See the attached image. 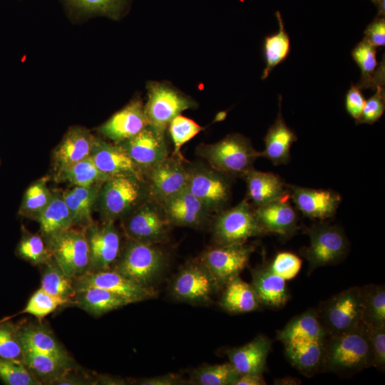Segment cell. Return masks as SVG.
I'll list each match as a JSON object with an SVG mask.
<instances>
[{
    "mask_svg": "<svg viewBox=\"0 0 385 385\" xmlns=\"http://www.w3.org/2000/svg\"><path fill=\"white\" fill-rule=\"evenodd\" d=\"M284 346L287 359L302 374L311 376L323 371L326 340L289 342Z\"/></svg>",
    "mask_w": 385,
    "mask_h": 385,
    "instance_id": "4316f807",
    "label": "cell"
},
{
    "mask_svg": "<svg viewBox=\"0 0 385 385\" xmlns=\"http://www.w3.org/2000/svg\"><path fill=\"white\" fill-rule=\"evenodd\" d=\"M195 153L211 167L232 178H242L260 157L250 140L239 133L227 135L215 143L201 144Z\"/></svg>",
    "mask_w": 385,
    "mask_h": 385,
    "instance_id": "3957f363",
    "label": "cell"
},
{
    "mask_svg": "<svg viewBox=\"0 0 385 385\" xmlns=\"http://www.w3.org/2000/svg\"><path fill=\"white\" fill-rule=\"evenodd\" d=\"M302 260L289 252H281L268 263L270 270L284 279L289 280L295 277L302 267Z\"/></svg>",
    "mask_w": 385,
    "mask_h": 385,
    "instance_id": "681fc988",
    "label": "cell"
},
{
    "mask_svg": "<svg viewBox=\"0 0 385 385\" xmlns=\"http://www.w3.org/2000/svg\"><path fill=\"white\" fill-rule=\"evenodd\" d=\"M161 204L167 218L173 226L200 227L208 221L211 215L188 188Z\"/></svg>",
    "mask_w": 385,
    "mask_h": 385,
    "instance_id": "44dd1931",
    "label": "cell"
},
{
    "mask_svg": "<svg viewBox=\"0 0 385 385\" xmlns=\"http://www.w3.org/2000/svg\"><path fill=\"white\" fill-rule=\"evenodd\" d=\"M261 305L283 307L289 299L286 280L274 273L268 263L252 270V283Z\"/></svg>",
    "mask_w": 385,
    "mask_h": 385,
    "instance_id": "484cf974",
    "label": "cell"
},
{
    "mask_svg": "<svg viewBox=\"0 0 385 385\" xmlns=\"http://www.w3.org/2000/svg\"><path fill=\"white\" fill-rule=\"evenodd\" d=\"M122 220L127 237L150 244L167 242L173 226L162 204L149 196Z\"/></svg>",
    "mask_w": 385,
    "mask_h": 385,
    "instance_id": "ba28073f",
    "label": "cell"
},
{
    "mask_svg": "<svg viewBox=\"0 0 385 385\" xmlns=\"http://www.w3.org/2000/svg\"><path fill=\"white\" fill-rule=\"evenodd\" d=\"M54 180L78 187H91L103 183L109 178L101 172L89 156L54 173Z\"/></svg>",
    "mask_w": 385,
    "mask_h": 385,
    "instance_id": "74e56055",
    "label": "cell"
},
{
    "mask_svg": "<svg viewBox=\"0 0 385 385\" xmlns=\"http://www.w3.org/2000/svg\"><path fill=\"white\" fill-rule=\"evenodd\" d=\"M148 125L141 101L133 100L98 128L99 133L115 144L139 133Z\"/></svg>",
    "mask_w": 385,
    "mask_h": 385,
    "instance_id": "ffe728a7",
    "label": "cell"
},
{
    "mask_svg": "<svg viewBox=\"0 0 385 385\" xmlns=\"http://www.w3.org/2000/svg\"><path fill=\"white\" fill-rule=\"evenodd\" d=\"M279 29L277 33L267 36L264 39L263 53L265 61L262 79L268 77L271 71L283 62L291 51L290 40L284 26L279 11L275 13Z\"/></svg>",
    "mask_w": 385,
    "mask_h": 385,
    "instance_id": "8d00e7d4",
    "label": "cell"
},
{
    "mask_svg": "<svg viewBox=\"0 0 385 385\" xmlns=\"http://www.w3.org/2000/svg\"><path fill=\"white\" fill-rule=\"evenodd\" d=\"M279 112L274 123L269 128L264 140L265 149L260 156L266 158L274 165L287 164L290 160L292 145L297 140L295 133L284 120L279 96Z\"/></svg>",
    "mask_w": 385,
    "mask_h": 385,
    "instance_id": "f1b7e54d",
    "label": "cell"
},
{
    "mask_svg": "<svg viewBox=\"0 0 385 385\" xmlns=\"http://www.w3.org/2000/svg\"><path fill=\"white\" fill-rule=\"evenodd\" d=\"M168 128L173 143L172 155L179 158H183L180 151L183 145L203 130L196 122L181 115L174 118Z\"/></svg>",
    "mask_w": 385,
    "mask_h": 385,
    "instance_id": "ee69618b",
    "label": "cell"
},
{
    "mask_svg": "<svg viewBox=\"0 0 385 385\" xmlns=\"http://www.w3.org/2000/svg\"><path fill=\"white\" fill-rule=\"evenodd\" d=\"M317 310L328 337L356 328L362 323L361 287H351L333 295Z\"/></svg>",
    "mask_w": 385,
    "mask_h": 385,
    "instance_id": "52a82bcc",
    "label": "cell"
},
{
    "mask_svg": "<svg viewBox=\"0 0 385 385\" xmlns=\"http://www.w3.org/2000/svg\"><path fill=\"white\" fill-rule=\"evenodd\" d=\"M376 6L382 1L384 0H371Z\"/></svg>",
    "mask_w": 385,
    "mask_h": 385,
    "instance_id": "680465c9",
    "label": "cell"
},
{
    "mask_svg": "<svg viewBox=\"0 0 385 385\" xmlns=\"http://www.w3.org/2000/svg\"><path fill=\"white\" fill-rule=\"evenodd\" d=\"M35 220L39 224L41 235L44 240L74 226L71 215L60 192H53L50 202Z\"/></svg>",
    "mask_w": 385,
    "mask_h": 385,
    "instance_id": "d590c367",
    "label": "cell"
},
{
    "mask_svg": "<svg viewBox=\"0 0 385 385\" xmlns=\"http://www.w3.org/2000/svg\"><path fill=\"white\" fill-rule=\"evenodd\" d=\"M68 304L75 306L92 316L100 317L129 303L124 298L108 290L90 287L76 291Z\"/></svg>",
    "mask_w": 385,
    "mask_h": 385,
    "instance_id": "1f68e13d",
    "label": "cell"
},
{
    "mask_svg": "<svg viewBox=\"0 0 385 385\" xmlns=\"http://www.w3.org/2000/svg\"><path fill=\"white\" fill-rule=\"evenodd\" d=\"M0 379L8 385H41L21 361L0 358Z\"/></svg>",
    "mask_w": 385,
    "mask_h": 385,
    "instance_id": "7dc6e473",
    "label": "cell"
},
{
    "mask_svg": "<svg viewBox=\"0 0 385 385\" xmlns=\"http://www.w3.org/2000/svg\"><path fill=\"white\" fill-rule=\"evenodd\" d=\"M96 136L85 128H71L63 137L53 152V173L88 158L91 155Z\"/></svg>",
    "mask_w": 385,
    "mask_h": 385,
    "instance_id": "7402d4cb",
    "label": "cell"
},
{
    "mask_svg": "<svg viewBox=\"0 0 385 385\" xmlns=\"http://www.w3.org/2000/svg\"><path fill=\"white\" fill-rule=\"evenodd\" d=\"M364 39L375 48L385 45V19L384 16H376L366 26Z\"/></svg>",
    "mask_w": 385,
    "mask_h": 385,
    "instance_id": "db71d44e",
    "label": "cell"
},
{
    "mask_svg": "<svg viewBox=\"0 0 385 385\" xmlns=\"http://www.w3.org/2000/svg\"><path fill=\"white\" fill-rule=\"evenodd\" d=\"M55 261L73 279L88 272L90 252L84 229L71 227L44 240Z\"/></svg>",
    "mask_w": 385,
    "mask_h": 385,
    "instance_id": "30bf717a",
    "label": "cell"
},
{
    "mask_svg": "<svg viewBox=\"0 0 385 385\" xmlns=\"http://www.w3.org/2000/svg\"><path fill=\"white\" fill-rule=\"evenodd\" d=\"M16 252L19 257L40 267L53 258L43 237L36 234L25 233L18 245Z\"/></svg>",
    "mask_w": 385,
    "mask_h": 385,
    "instance_id": "7bdbcfd3",
    "label": "cell"
},
{
    "mask_svg": "<svg viewBox=\"0 0 385 385\" xmlns=\"http://www.w3.org/2000/svg\"><path fill=\"white\" fill-rule=\"evenodd\" d=\"M183 158H166L144 173L148 196L160 203L179 193L188 184V173Z\"/></svg>",
    "mask_w": 385,
    "mask_h": 385,
    "instance_id": "9a60e30c",
    "label": "cell"
},
{
    "mask_svg": "<svg viewBox=\"0 0 385 385\" xmlns=\"http://www.w3.org/2000/svg\"><path fill=\"white\" fill-rule=\"evenodd\" d=\"M147 90L148 101L144 109L148 123L161 133H165L174 118L196 106L193 100L168 84L150 82Z\"/></svg>",
    "mask_w": 385,
    "mask_h": 385,
    "instance_id": "8fae6325",
    "label": "cell"
},
{
    "mask_svg": "<svg viewBox=\"0 0 385 385\" xmlns=\"http://www.w3.org/2000/svg\"><path fill=\"white\" fill-rule=\"evenodd\" d=\"M158 245L127 237L112 269L140 285L153 287L167 265V256Z\"/></svg>",
    "mask_w": 385,
    "mask_h": 385,
    "instance_id": "7a4b0ae2",
    "label": "cell"
},
{
    "mask_svg": "<svg viewBox=\"0 0 385 385\" xmlns=\"http://www.w3.org/2000/svg\"><path fill=\"white\" fill-rule=\"evenodd\" d=\"M48 177H43L33 183L26 190L19 210L20 215L36 220L50 202L53 197L47 182Z\"/></svg>",
    "mask_w": 385,
    "mask_h": 385,
    "instance_id": "b9f144b4",
    "label": "cell"
},
{
    "mask_svg": "<svg viewBox=\"0 0 385 385\" xmlns=\"http://www.w3.org/2000/svg\"><path fill=\"white\" fill-rule=\"evenodd\" d=\"M362 322L372 327H385V288L384 285L361 287Z\"/></svg>",
    "mask_w": 385,
    "mask_h": 385,
    "instance_id": "f35d334b",
    "label": "cell"
},
{
    "mask_svg": "<svg viewBox=\"0 0 385 385\" xmlns=\"http://www.w3.org/2000/svg\"><path fill=\"white\" fill-rule=\"evenodd\" d=\"M310 243L300 250L309 262V272L339 262L346 255L349 242L343 230L336 225L316 224L307 228Z\"/></svg>",
    "mask_w": 385,
    "mask_h": 385,
    "instance_id": "9c48e42d",
    "label": "cell"
},
{
    "mask_svg": "<svg viewBox=\"0 0 385 385\" xmlns=\"http://www.w3.org/2000/svg\"><path fill=\"white\" fill-rule=\"evenodd\" d=\"M219 301L220 307L232 314H244L260 307L258 297L251 284L237 276L227 282Z\"/></svg>",
    "mask_w": 385,
    "mask_h": 385,
    "instance_id": "d6a6232c",
    "label": "cell"
},
{
    "mask_svg": "<svg viewBox=\"0 0 385 385\" xmlns=\"http://www.w3.org/2000/svg\"><path fill=\"white\" fill-rule=\"evenodd\" d=\"M370 366L372 359L363 322L353 329L327 338L323 371L348 374Z\"/></svg>",
    "mask_w": 385,
    "mask_h": 385,
    "instance_id": "6da1fadb",
    "label": "cell"
},
{
    "mask_svg": "<svg viewBox=\"0 0 385 385\" xmlns=\"http://www.w3.org/2000/svg\"><path fill=\"white\" fill-rule=\"evenodd\" d=\"M327 337L317 309H309L295 316L276 336L283 344L294 341H324Z\"/></svg>",
    "mask_w": 385,
    "mask_h": 385,
    "instance_id": "f546056e",
    "label": "cell"
},
{
    "mask_svg": "<svg viewBox=\"0 0 385 385\" xmlns=\"http://www.w3.org/2000/svg\"><path fill=\"white\" fill-rule=\"evenodd\" d=\"M288 197L287 195L279 200L254 208L259 222L267 233L289 237L297 232L298 217L287 201Z\"/></svg>",
    "mask_w": 385,
    "mask_h": 385,
    "instance_id": "d4e9b609",
    "label": "cell"
},
{
    "mask_svg": "<svg viewBox=\"0 0 385 385\" xmlns=\"http://www.w3.org/2000/svg\"><path fill=\"white\" fill-rule=\"evenodd\" d=\"M241 374L230 362L199 366L190 374L187 384L193 385H235Z\"/></svg>",
    "mask_w": 385,
    "mask_h": 385,
    "instance_id": "60d3db41",
    "label": "cell"
},
{
    "mask_svg": "<svg viewBox=\"0 0 385 385\" xmlns=\"http://www.w3.org/2000/svg\"><path fill=\"white\" fill-rule=\"evenodd\" d=\"M143 173L169 156L165 138L161 133L148 125L139 133L119 143Z\"/></svg>",
    "mask_w": 385,
    "mask_h": 385,
    "instance_id": "e0dca14e",
    "label": "cell"
},
{
    "mask_svg": "<svg viewBox=\"0 0 385 385\" xmlns=\"http://www.w3.org/2000/svg\"><path fill=\"white\" fill-rule=\"evenodd\" d=\"M83 229L90 252L88 272L112 269L123 247L120 234L115 222H93Z\"/></svg>",
    "mask_w": 385,
    "mask_h": 385,
    "instance_id": "5bb4252c",
    "label": "cell"
},
{
    "mask_svg": "<svg viewBox=\"0 0 385 385\" xmlns=\"http://www.w3.org/2000/svg\"><path fill=\"white\" fill-rule=\"evenodd\" d=\"M18 335L23 351H34L61 358L71 356L41 322L18 326Z\"/></svg>",
    "mask_w": 385,
    "mask_h": 385,
    "instance_id": "4dcf8cb0",
    "label": "cell"
},
{
    "mask_svg": "<svg viewBox=\"0 0 385 385\" xmlns=\"http://www.w3.org/2000/svg\"><path fill=\"white\" fill-rule=\"evenodd\" d=\"M297 381H299L295 379L287 377V378H283V379L276 380L274 384H298Z\"/></svg>",
    "mask_w": 385,
    "mask_h": 385,
    "instance_id": "6f0895ef",
    "label": "cell"
},
{
    "mask_svg": "<svg viewBox=\"0 0 385 385\" xmlns=\"http://www.w3.org/2000/svg\"><path fill=\"white\" fill-rule=\"evenodd\" d=\"M290 197L296 207L311 219L326 220L334 215L342 197L332 190L289 186Z\"/></svg>",
    "mask_w": 385,
    "mask_h": 385,
    "instance_id": "d6986e66",
    "label": "cell"
},
{
    "mask_svg": "<svg viewBox=\"0 0 385 385\" xmlns=\"http://www.w3.org/2000/svg\"><path fill=\"white\" fill-rule=\"evenodd\" d=\"M136 384L140 385H179L187 384L180 375L175 374H167L161 376L143 378L136 381Z\"/></svg>",
    "mask_w": 385,
    "mask_h": 385,
    "instance_id": "11a10c76",
    "label": "cell"
},
{
    "mask_svg": "<svg viewBox=\"0 0 385 385\" xmlns=\"http://www.w3.org/2000/svg\"><path fill=\"white\" fill-rule=\"evenodd\" d=\"M187 188L212 213L227 208L232 194L230 176L200 163H187Z\"/></svg>",
    "mask_w": 385,
    "mask_h": 385,
    "instance_id": "8992f818",
    "label": "cell"
},
{
    "mask_svg": "<svg viewBox=\"0 0 385 385\" xmlns=\"http://www.w3.org/2000/svg\"><path fill=\"white\" fill-rule=\"evenodd\" d=\"M266 382L262 375L246 374H241L235 385H265Z\"/></svg>",
    "mask_w": 385,
    "mask_h": 385,
    "instance_id": "9f6ffc18",
    "label": "cell"
},
{
    "mask_svg": "<svg viewBox=\"0 0 385 385\" xmlns=\"http://www.w3.org/2000/svg\"><path fill=\"white\" fill-rule=\"evenodd\" d=\"M102 185L103 183L91 187L73 186L62 192L74 225L84 228L93 222L92 212Z\"/></svg>",
    "mask_w": 385,
    "mask_h": 385,
    "instance_id": "836d02e7",
    "label": "cell"
},
{
    "mask_svg": "<svg viewBox=\"0 0 385 385\" xmlns=\"http://www.w3.org/2000/svg\"><path fill=\"white\" fill-rule=\"evenodd\" d=\"M22 362L42 384H56L78 366L73 359L34 351L24 352Z\"/></svg>",
    "mask_w": 385,
    "mask_h": 385,
    "instance_id": "83f0119b",
    "label": "cell"
},
{
    "mask_svg": "<svg viewBox=\"0 0 385 385\" xmlns=\"http://www.w3.org/2000/svg\"><path fill=\"white\" fill-rule=\"evenodd\" d=\"M376 48L363 38L351 51V56L361 71L360 88L376 89L384 85V61L380 64L376 59Z\"/></svg>",
    "mask_w": 385,
    "mask_h": 385,
    "instance_id": "e575fe53",
    "label": "cell"
},
{
    "mask_svg": "<svg viewBox=\"0 0 385 385\" xmlns=\"http://www.w3.org/2000/svg\"><path fill=\"white\" fill-rule=\"evenodd\" d=\"M0 358L23 361L24 351L18 335V326L0 322Z\"/></svg>",
    "mask_w": 385,
    "mask_h": 385,
    "instance_id": "c3c4849f",
    "label": "cell"
},
{
    "mask_svg": "<svg viewBox=\"0 0 385 385\" xmlns=\"http://www.w3.org/2000/svg\"><path fill=\"white\" fill-rule=\"evenodd\" d=\"M247 185V197L253 208L279 200L289 192V186L277 175L252 168L243 176Z\"/></svg>",
    "mask_w": 385,
    "mask_h": 385,
    "instance_id": "603a6c76",
    "label": "cell"
},
{
    "mask_svg": "<svg viewBox=\"0 0 385 385\" xmlns=\"http://www.w3.org/2000/svg\"><path fill=\"white\" fill-rule=\"evenodd\" d=\"M41 267L42 270L40 288L69 302L76 294L73 278L63 271L53 258Z\"/></svg>",
    "mask_w": 385,
    "mask_h": 385,
    "instance_id": "ab89813d",
    "label": "cell"
},
{
    "mask_svg": "<svg viewBox=\"0 0 385 385\" xmlns=\"http://www.w3.org/2000/svg\"><path fill=\"white\" fill-rule=\"evenodd\" d=\"M220 289L207 268L200 261L186 263L177 273L170 284V293L178 300L195 304L212 302Z\"/></svg>",
    "mask_w": 385,
    "mask_h": 385,
    "instance_id": "7c38bea8",
    "label": "cell"
},
{
    "mask_svg": "<svg viewBox=\"0 0 385 385\" xmlns=\"http://www.w3.org/2000/svg\"><path fill=\"white\" fill-rule=\"evenodd\" d=\"M69 7L83 14H100L117 19L126 0H65Z\"/></svg>",
    "mask_w": 385,
    "mask_h": 385,
    "instance_id": "f6af8a7d",
    "label": "cell"
},
{
    "mask_svg": "<svg viewBox=\"0 0 385 385\" xmlns=\"http://www.w3.org/2000/svg\"><path fill=\"white\" fill-rule=\"evenodd\" d=\"M68 303V300L51 295L39 287L30 297L21 313L31 314L41 322L45 317Z\"/></svg>",
    "mask_w": 385,
    "mask_h": 385,
    "instance_id": "bcb514c9",
    "label": "cell"
},
{
    "mask_svg": "<svg viewBox=\"0 0 385 385\" xmlns=\"http://www.w3.org/2000/svg\"><path fill=\"white\" fill-rule=\"evenodd\" d=\"M385 110V89L382 86L376 88V93L366 100L361 117L357 123L373 124L384 114Z\"/></svg>",
    "mask_w": 385,
    "mask_h": 385,
    "instance_id": "816d5d0a",
    "label": "cell"
},
{
    "mask_svg": "<svg viewBox=\"0 0 385 385\" xmlns=\"http://www.w3.org/2000/svg\"><path fill=\"white\" fill-rule=\"evenodd\" d=\"M215 214L212 232L216 245L245 243L251 237L267 234L246 198L235 206Z\"/></svg>",
    "mask_w": 385,
    "mask_h": 385,
    "instance_id": "5b68a950",
    "label": "cell"
},
{
    "mask_svg": "<svg viewBox=\"0 0 385 385\" xmlns=\"http://www.w3.org/2000/svg\"><path fill=\"white\" fill-rule=\"evenodd\" d=\"M255 247L239 243L215 245L205 250L198 258L215 279L220 289L248 265Z\"/></svg>",
    "mask_w": 385,
    "mask_h": 385,
    "instance_id": "4fadbf2b",
    "label": "cell"
},
{
    "mask_svg": "<svg viewBox=\"0 0 385 385\" xmlns=\"http://www.w3.org/2000/svg\"><path fill=\"white\" fill-rule=\"evenodd\" d=\"M361 90L357 85L352 83L345 97L346 110L356 123L361 117L366 102Z\"/></svg>",
    "mask_w": 385,
    "mask_h": 385,
    "instance_id": "f5cc1de1",
    "label": "cell"
},
{
    "mask_svg": "<svg viewBox=\"0 0 385 385\" xmlns=\"http://www.w3.org/2000/svg\"><path fill=\"white\" fill-rule=\"evenodd\" d=\"M272 341L258 335L248 343L226 351L229 362L240 374L262 375L271 349Z\"/></svg>",
    "mask_w": 385,
    "mask_h": 385,
    "instance_id": "cb8c5ba5",
    "label": "cell"
},
{
    "mask_svg": "<svg viewBox=\"0 0 385 385\" xmlns=\"http://www.w3.org/2000/svg\"><path fill=\"white\" fill-rule=\"evenodd\" d=\"M366 327L372 359V366L377 368L381 371H384L385 327H372L366 325Z\"/></svg>",
    "mask_w": 385,
    "mask_h": 385,
    "instance_id": "f907efd6",
    "label": "cell"
},
{
    "mask_svg": "<svg viewBox=\"0 0 385 385\" xmlns=\"http://www.w3.org/2000/svg\"><path fill=\"white\" fill-rule=\"evenodd\" d=\"M90 157L98 169L109 178L131 176L145 181L141 169L118 144L96 137Z\"/></svg>",
    "mask_w": 385,
    "mask_h": 385,
    "instance_id": "ac0fdd59",
    "label": "cell"
},
{
    "mask_svg": "<svg viewBox=\"0 0 385 385\" xmlns=\"http://www.w3.org/2000/svg\"><path fill=\"white\" fill-rule=\"evenodd\" d=\"M73 279L76 292L90 287L101 288L119 295L129 304L148 300L157 295L153 287L140 285L113 269L87 272Z\"/></svg>",
    "mask_w": 385,
    "mask_h": 385,
    "instance_id": "2e32d148",
    "label": "cell"
},
{
    "mask_svg": "<svg viewBox=\"0 0 385 385\" xmlns=\"http://www.w3.org/2000/svg\"><path fill=\"white\" fill-rule=\"evenodd\" d=\"M148 197L145 181L131 176L111 178L98 193L95 208L102 221L123 219Z\"/></svg>",
    "mask_w": 385,
    "mask_h": 385,
    "instance_id": "277c9868",
    "label": "cell"
}]
</instances>
